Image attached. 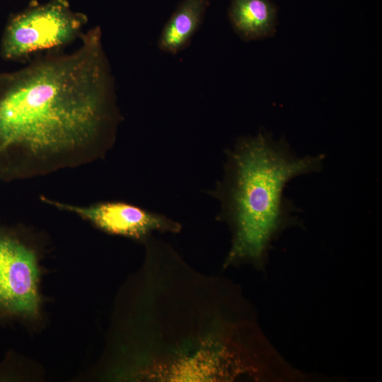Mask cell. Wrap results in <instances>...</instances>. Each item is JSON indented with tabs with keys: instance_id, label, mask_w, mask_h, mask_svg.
I'll return each instance as SVG.
<instances>
[{
	"instance_id": "cell-1",
	"label": "cell",
	"mask_w": 382,
	"mask_h": 382,
	"mask_svg": "<svg viewBox=\"0 0 382 382\" xmlns=\"http://www.w3.org/2000/svg\"><path fill=\"white\" fill-rule=\"evenodd\" d=\"M74 51L0 74V176L33 179L105 157L123 120L96 26Z\"/></svg>"
},
{
	"instance_id": "cell-2",
	"label": "cell",
	"mask_w": 382,
	"mask_h": 382,
	"mask_svg": "<svg viewBox=\"0 0 382 382\" xmlns=\"http://www.w3.org/2000/svg\"><path fill=\"white\" fill-rule=\"evenodd\" d=\"M323 154L299 156L283 137L260 131L239 138L226 152L223 176L208 193L218 200V219L232 233L225 265L249 263L265 270L273 243L302 226L300 209L285 194L288 184L320 172Z\"/></svg>"
},
{
	"instance_id": "cell-3",
	"label": "cell",
	"mask_w": 382,
	"mask_h": 382,
	"mask_svg": "<svg viewBox=\"0 0 382 382\" xmlns=\"http://www.w3.org/2000/svg\"><path fill=\"white\" fill-rule=\"evenodd\" d=\"M28 234L0 227V316L28 322L41 317V250Z\"/></svg>"
},
{
	"instance_id": "cell-4",
	"label": "cell",
	"mask_w": 382,
	"mask_h": 382,
	"mask_svg": "<svg viewBox=\"0 0 382 382\" xmlns=\"http://www.w3.org/2000/svg\"><path fill=\"white\" fill-rule=\"evenodd\" d=\"M88 17L71 10L67 0L30 4L15 15L3 34L1 54L8 60L55 51L81 37Z\"/></svg>"
},
{
	"instance_id": "cell-5",
	"label": "cell",
	"mask_w": 382,
	"mask_h": 382,
	"mask_svg": "<svg viewBox=\"0 0 382 382\" xmlns=\"http://www.w3.org/2000/svg\"><path fill=\"white\" fill-rule=\"evenodd\" d=\"M40 199L57 209L75 214L105 233L136 241H146L153 232L178 233L181 229L180 224L163 214L125 202L78 205L43 195Z\"/></svg>"
},
{
	"instance_id": "cell-6",
	"label": "cell",
	"mask_w": 382,
	"mask_h": 382,
	"mask_svg": "<svg viewBox=\"0 0 382 382\" xmlns=\"http://www.w3.org/2000/svg\"><path fill=\"white\" fill-rule=\"evenodd\" d=\"M228 15L244 41L271 37L277 31V8L270 0H231Z\"/></svg>"
},
{
	"instance_id": "cell-7",
	"label": "cell",
	"mask_w": 382,
	"mask_h": 382,
	"mask_svg": "<svg viewBox=\"0 0 382 382\" xmlns=\"http://www.w3.org/2000/svg\"><path fill=\"white\" fill-rule=\"evenodd\" d=\"M209 4V0H181L160 34L159 50L173 54L185 50L200 27Z\"/></svg>"
}]
</instances>
